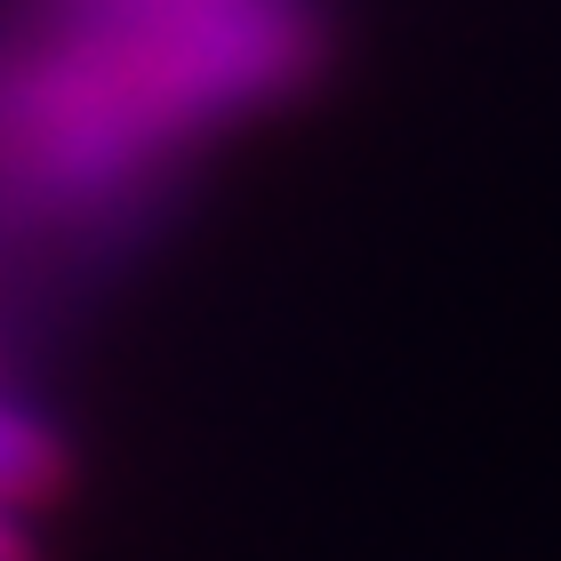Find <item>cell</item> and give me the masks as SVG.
I'll return each instance as SVG.
<instances>
[{
    "label": "cell",
    "mask_w": 561,
    "mask_h": 561,
    "mask_svg": "<svg viewBox=\"0 0 561 561\" xmlns=\"http://www.w3.org/2000/svg\"><path fill=\"white\" fill-rule=\"evenodd\" d=\"M313 0H65L0 57V193L96 209L321 72Z\"/></svg>",
    "instance_id": "1"
},
{
    "label": "cell",
    "mask_w": 561,
    "mask_h": 561,
    "mask_svg": "<svg viewBox=\"0 0 561 561\" xmlns=\"http://www.w3.org/2000/svg\"><path fill=\"white\" fill-rule=\"evenodd\" d=\"M0 561H41V546H33V529H24L16 505H0Z\"/></svg>",
    "instance_id": "3"
},
{
    "label": "cell",
    "mask_w": 561,
    "mask_h": 561,
    "mask_svg": "<svg viewBox=\"0 0 561 561\" xmlns=\"http://www.w3.org/2000/svg\"><path fill=\"white\" fill-rule=\"evenodd\" d=\"M65 490H72V449H65V433L48 425L41 410H24V401L0 393V505L41 514V505H57Z\"/></svg>",
    "instance_id": "2"
}]
</instances>
